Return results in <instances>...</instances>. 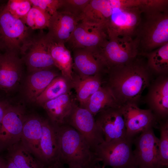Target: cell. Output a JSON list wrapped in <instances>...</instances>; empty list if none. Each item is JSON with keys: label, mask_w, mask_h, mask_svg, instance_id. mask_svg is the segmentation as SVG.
I'll return each mask as SVG.
<instances>
[{"label": "cell", "mask_w": 168, "mask_h": 168, "mask_svg": "<svg viewBox=\"0 0 168 168\" xmlns=\"http://www.w3.org/2000/svg\"><path fill=\"white\" fill-rule=\"evenodd\" d=\"M139 56L128 63L107 72L109 76L107 86L121 105L136 103L149 84L150 71Z\"/></svg>", "instance_id": "6da1fadb"}, {"label": "cell", "mask_w": 168, "mask_h": 168, "mask_svg": "<svg viewBox=\"0 0 168 168\" xmlns=\"http://www.w3.org/2000/svg\"><path fill=\"white\" fill-rule=\"evenodd\" d=\"M142 15L134 37L141 55L168 42V0H147Z\"/></svg>", "instance_id": "7a4b0ae2"}, {"label": "cell", "mask_w": 168, "mask_h": 168, "mask_svg": "<svg viewBox=\"0 0 168 168\" xmlns=\"http://www.w3.org/2000/svg\"><path fill=\"white\" fill-rule=\"evenodd\" d=\"M54 125L60 163L67 165L69 168H93L100 162L85 138L76 130L68 124Z\"/></svg>", "instance_id": "3957f363"}, {"label": "cell", "mask_w": 168, "mask_h": 168, "mask_svg": "<svg viewBox=\"0 0 168 168\" xmlns=\"http://www.w3.org/2000/svg\"><path fill=\"white\" fill-rule=\"evenodd\" d=\"M6 4L0 8V52L20 55L34 34L22 20L9 12Z\"/></svg>", "instance_id": "277c9868"}, {"label": "cell", "mask_w": 168, "mask_h": 168, "mask_svg": "<svg viewBox=\"0 0 168 168\" xmlns=\"http://www.w3.org/2000/svg\"><path fill=\"white\" fill-rule=\"evenodd\" d=\"M107 71L132 61L139 54L138 45L134 38L117 37L108 39L94 52Z\"/></svg>", "instance_id": "5b68a950"}, {"label": "cell", "mask_w": 168, "mask_h": 168, "mask_svg": "<svg viewBox=\"0 0 168 168\" xmlns=\"http://www.w3.org/2000/svg\"><path fill=\"white\" fill-rule=\"evenodd\" d=\"M133 139L126 138L105 141L96 147L94 152L105 166H109L112 168L137 166L132 150Z\"/></svg>", "instance_id": "8992f818"}, {"label": "cell", "mask_w": 168, "mask_h": 168, "mask_svg": "<svg viewBox=\"0 0 168 168\" xmlns=\"http://www.w3.org/2000/svg\"><path fill=\"white\" fill-rule=\"evenodd\" d=\"M143 4L139 6L113 9L105 24L108 39L117 37L134 38L141 21Z\"/></svg>", "instance_id": "52a82bcc"}, {"label": "cell", "mask_w": 168, "mask_h": 168, "mask_svg": "<svg viewBox=\"0 0 168 168\" xmlns=\"http://www.w3.org/2000/svg\"><path fill=\"white\" fill-rule=\"evenodd\" d=\"M153 128L146 129L133 139V154L136 165L140 168H164L160 161L159 138Z\"/></svg>", "instance_id": "ba28073f"}, {"label": "cell", "mask_w": 168, "mask_h": 168, "mask_svg": "<svg viewBox=\"0 0 168 168\" xmlns=\"http://www.w3.org/2000/svg\"><path fill=\"white\" fill-rule=\"evenodd\" d=\"M108 39L105 24H91L79 21L66 44L72 50L82 48L94 51Z\"/></svg>", "instance_id": "9c48e42d"}, {"label": "cell", "mask_w": 168, "mask_h": 168, "mask_svg": "<svg viewBox=\"0 0 168 168\" xmlns=\"http://www.w3.org/2000/svg\"><path fill=\"white\" fill-rule=\"evenodd\" d=\"M66 124L72 127L85 138L92 150L104 142L103 133L95 117L87 110L76 104L68 118Z\"/></svg>", "instance_id": "30bf717a"}, {"label": "cell", "mask_w": 168, "mask_h": 168, "mask_svg": "<svg viewBox=\"0 0 168 168\" xmlns=\"http://www.w3.org/2000/svg\"><path fill=\"white\" fill-rule=\"evenodd\" d=\"M26 45L21 55L29 72L56 68L45 43V34L40 30Z\"/></svg>", "instance_id": "8fae6325"}, {"label": "cell", "mask_w": 168, "mask_h": 168, "mask_svg": "<svg viewBox=\"0 0 168 168\" xmlns=\"http://www.w3.org/2000/svg\"><path fill=\"white\" fill-rule=\"evenodd\" d=\"M26 117L23 107L9 105L0 126V151L20 141Z\"/></svg>", "instance_id": "7c38bea8"}, {"label": "cell", "mask_w": 168, "mask_h": 168, "mask_svg": "<svg viewBox=\"0 0 168 168\" xmlns=\"http://www.w3.org/2000/svg\"><path fill=\"white\" fill-rule=\"evenodd\" d=\"M126 128V138L134 139L137 134L149 127L156 126L157 119L150 109L139 108L136 103L120 106Z\"/></svg>", "instance_id": "4fadbf2b"}, {"label": "cell", "mask_w": 168, "mask_h": 168, "mask_svg": "<svg viewBox=\"0 0 168 168\" xmlns=\"http://www.w3.org/2000/svg\"><path fill=\"white\" fill-rule=\"evenodd\" d=\"M120 106L104 110L94 116L105 142L126 138V128Z\"/></svg>", "instance_id": "5bb4252c"}, {"label": "cell", "mask_w": 168, "mask_h": 168, "mask_svg": "<svg viewBox=\"0 0 168 168\" xmlns=\"http://www.w3.org/2000/svg\"><path fill=\"white\" fill-rule=\"evenodd\" d=\"M23 62L19 55L13 53L0 52V90L7 93L20 80Z\"/></svg>", "instance_id": "9a60e30c"}, {"label": "cell", "mask_w": 168, "mask_h": 168, "mask_svg": "<svg viewBox=\"0 0 168 168\" xmlns=\"http://www.w3.org/2000/svg\"><path fill=\"white\" fill-rule=\"evenodd\" d=\"M58 141L55 126L47 119H42L40 143L41 163L45 167L62 164L58 160Z\"/></svg>", "instance_id": "2e32d148"}, {"label": "cell", "mask_w": 168, "mask_h": 168, "mask_svg": "<svg viewBox=\"0 0 168 168\" xmlns=\"http://www.w3.org/2000/svg\"><path fill=\"white\" fill-rule=\"evenodd\" d=\"M44 39L48 50L55 67L60 71L61 75L73 82V60L70 51L64 43L58 42L45 34Z\"/></svg>", "instance_id": "e0dca14e"}, {"label": "cell", "mask_w": 168, "mask_h": 168, "mask_svg": "<svg viewBox=\"0 0 168 168\" xmlns=\"http://www.w3.org/2000/svg\"><path fill=\"white\" fill-rule=\"evenodd\" d=\"M73 70L80 78L106 72L103 64L93 51L86 49L73 50Z\"/></svg>", "instance_id": "ac0fdd59"}, {"label": "cell", "mask_w": 168, "mask_h": 168, "mask_svg": "<svg viewBox=\"0 0 168 168\" xmlns=\"http://www.w3.org/2000/svg\"><path fill=\"white\" fill-rule=\"evenodd\" d=\"M79 22L78 18L72 15L58 11L50 17L47 34L55 40L65 44Z\"/></svg>", "instance_id": "d6986e66"}, {"label": "cell", "mask_w": 168, "mask_h": 168, "mask_svg": "<svg viewBox=\"0 0 168 168\" xmlns=\"http://www.w3.org/2000/svg\"><path fill=\"white\" fill-rule=\"evenodd\" d=\"M42 119L39 116L31 115L26 117L20 141L41 163L40 143L42 135Z\"/></svg>", "instance_id": "ffe728a7"}, {"label": "cell", "mask_w": 168, "mask_h": 168, "mask_svg": "<svg viewBox=\"0 0 168 168\" xmlns=\"http://www.w3.org/2000/svg\"><path fill=\"white\" fill-rule=\"evenodd\" d=\"M76 103L71 92L49 101L42 106L54 125L66 124Z\"/></svg>", "instance_id": "44dd1931"}, {"label": "cell", "mask_w": 168, "mask_h": 168, "mask_svg": "<svg viewBox=\"0 0 168 168\" xmlns=\"http://www.w3.org/2000/svg\"><path fill=\"white\" fill-rule=\"evenodd\" d=\"M148 100L150 109L157 119L165 120L168 114L167 77H161L155 82L149 92Z\"/></svg>", "instance_id": "7402d4cb"}, {"label": "cell", "mask_w": 168, "mask_h": 168, "mask_svg": "<svg viewBox=\"0 0 168 168\" xmlns=\"http://www.w3.org/2000/svg\"><path fill=\"white\" fill-rule=\"evenodd\" d=\"M54 68L30 72L25 89L26 96L29 101L35 102L51 82L60 75Z\"/></svg>", "instance_id": "603a6c76"}, {"label": "cell", "mask_w": 168, "mask_h": 168, "mask_svg": "<svg viewBox=\"0 0 168 168\" xmlns=\"http://www.w3.org/2000/svg\"><path fill=\"white\" fill-rule=\"evenodd\" d=\"M112 10L110 0H90L79 17V21L105 25Z\"/></svg>", "instance_id": "cb8c5ba5"}, {"label": "cell", "mask_w": 168, "mask_h": 168, "mask_svg": "<svg viewBox=\"0 0 168 168\" xmlns=\"http://www.w3.org/2000/svg\"><path fill=\"white\" fill-rule=\"evenodd\" d=\"M101 74L80 78L74 73L73 88L80 107H83L90 97L102 86Z\"/></svg>", "instance_id": "d4e9b609"}, {"label": "cell", "mask_w": 168, "mask_h": 168, "mask_svg": "<svg viewBox=\"0 0 168 168\" xmlns=\"http://www.w3.org/2000/svg\"><path fill=\"white\" fill-rule=\"evenodd\" d=\"M121 105L106 86H102L90 97L82 108L87 110L95 116L104 110Z\"/></svg>", "instance_id": "484cf974"}, {"label": "cell", "mask_w": 168, "mask_h": 168, "mask_svg": "<svg viewBox=\"0 0 168 168\" xmlns=\"http://www.w3.org/2000/svg\"><path fill=\"white\" fill-rule=\"evenodd\" d=\"M72 88V82L61 74L51 82L37 98L35 102L42 106L45 102L71 92Z\"/></svg>", "instance_id": "4316f807"}, {"label": "cell", "mask_w": 168, "mask_h": 168, "mask_svg": "<svg viewBox=\"0 0 168 168\" xmlns=\"http://www.w3.org/2000/svg\"><path fill=\"white\" fill-rule=\"evenodd\" d=\"M7 157L17 168H44L45 166L32 156L20 141L7 149Z\"/></svg>", "instance_id": "83f0119b"}, {"label": "cell", "mask_w": 168, "mask_h": 168, "mask_svg": "<svg viewBox=\"0 0 168 168\" xmlns=\"http://www.w3.org/2000/svg\"><path fill=\"white\" fill-rule=\"evenodd\" d=\"M142 55L147 58V65L150 71L159 74H166L168 72V42Z\"/></svg>", "instance_id": "f1b7e54d"}, {"label": "cell", "mask_w": 168, "mask_h": 168, "mask_svg": "<svg viewBox=\"0 0 168 168\" xmlns=\"http://www.w3.org/2000/svg\"><path fill=\"white\" fill-rule=\"evenodd\" d=\"M51 16L40 8L32 6L22 21L33 30L48 28Z\"/></svg>", "instance_id": "f546056e"}, {"label": "cell", "mask_w": 168, "mask_h": 168, "mask_svg": "<svg viewBox=\"0 0 168 168\" xmlns=\"http://www.w3.org/2000/svg\"><path fill=\"white\" fill-rule=\"evenodd\" d=\"M158 127L160 132L159 138V150L161 163L162 167L168 166V121H160Z\"/></svg>", "instance_id": "4dcf8cb0"}, {"label": "cell", "mask_w": 168, "mask_h": 168, "mask_svg": "<svg viewBox=\"0 0 168 168\" xmlns=\"http://www.w3.org/2000/svg\"><path fill=\"white\" fill-rule=\"evenodd\" d=\"M6 7L13 16L22 20L27 15L32 5L30 0H9Z\"/></svg>", "instance_id": "1f68e13d"}, {"label": "cell", "mask_w": 168, "mask_h": 168, "mask_svg": "<svg viewBox=\"0 0 168 168\" xmlns=\"http://www.w3.org/2000/svg\"><path fill=\"white\" fill-rule=\"evenodd\" d=\"M90 0H62L58 11L70 13L79 18Z\"/></svg>", "instance_id": "d6a6232c"}, {"label": "cell", "mask_w": 168, "mask_h": 168, "mask_svg": "<svg viewBox=\"0 0 168 168\" xmlns=\"http://www.w3.org/2000/svg\"><path fill=\"white\" fill-rule=\"evenodd\" d=\"M32 6L37 7L51 16L59 9L62 0H30Z\"/></svg>", "instance_id": "836d02e7"}, {"label": "cell", "mask_w": 168, "mask_h": 168, "mask_svg": "<svg viewBox=\"0 0 168 168\" xmlns=\"http://www.w3.org/2000/svg\"><path fill=\"white\" fill-rule=\"evenodd\" d=\"M10 105L7 100L0 97V126L5 112Z\"/></svg>", "instance_id": "e575fe53"}, {"label": "cell", "mask_w": 168, "mask_h": 168, "mask_svg": "<svg viewBox=\"0 0 168 168\" xmlns=\"http://www.w3.org/2000/svg\"><path fill=\"white\" fill-rule=\"evenodd\" d=\"M6 161V168H17L12 161L7 157Z\"/></svg>", "instance_id": "d590c367"}, {"label": "cell", "mask_w": 168, "mask_h": 168, "mask_svg": "<svg viewBox=\"0 0 168 168\" xmlns=\"http://www.w3.org/2000/svg\"><path fill=\"white\" fill-rule=\"evenodd\" d=\"M0 168H6V161L0 156Z\"/></svg>", "instance_id": "8d00e7d4"}, {"label": "cell", "mask_w": 168, "mask_h": 168, "mask_svg": "<svg viewBox=\"0 0 168 168\" xmlns=\"http://www.w3.org/2000/svg\"><path fill=\"white\" fill-rule=\"evenodd\" d=\"M63 165H55L47 167H45L44 168H59L60 167Z\"/></svg>", "instance_id": "74e56055"}, {"label": "cell", "mask_w": 168, "mask_h": 168, "mask_svg": "<svg viewBox=\"0 0 168 168\" xmlns=\"http://www.w3.org/2000/svg\"><path fill=\"white\" fill-rule=\"evenodd\" d=\"M105 166H104L103 165H102V166H99L98 165H96L95 167H94L93 168H105Z\"/></svg>", "instance_id": "f35d334b"}, {"label": "cell", "mask_w": 168, "mask_h": 168, "mask_svg": "<svg viewBox=\"0 0 168 168\" xmlns=\"http://www.w3.org/2000/svg\"><path fill=\"white\" fill-rule=\"evenodd\" d=\"M139 168L138 167V166H133V167H130V168Z\"/></svg>", "instance_id": "ab89813d"}, {"label": "cell", "mask_w": 168, "mask_h": 168, "mask_svg": "<svg viewBox=\"0 0 168 168\" xmlns=\"http://www.w3.org/2000/svg\"><path fill=\"white\" fill-rule=\"evenodd\" d=\"M59 168H66L65 167H64V166H63V165H62Z\"/></svg>", "instance_id": "60d3db41"}]
</instances>
